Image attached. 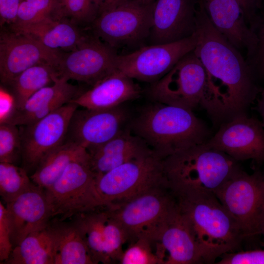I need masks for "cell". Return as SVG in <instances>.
<instances>
[{
    "label": "cell",
    "mask_w": 264,
    "mask_h": 264,
    "mask_svg": "<svg viewBox=\"0 0 264 264\" xmlns=\"http://www.w3.org/2000/svg\"><path fill=\"white\" fill-rule=\"evenodd\" d=\"M57 78L55 67L47 64L36 65L23 71L4 86L13 99V110L21 109L33 94L53 83Z\"/></svg>",
    "instance_id": "obj_29"
},
{
    "label": "cell",
    "mask_w": 264,
    "mask_h": 264,
    "mask_svg": "<svg viewBox=\"0 0 264 264\" xmlns=\"http://www.w3.org/2000/svg\"><path fill=\"white\" fill-rule=\"evenodd\" d=\"M166 187L176 197L216 192L241 170L238 161L205 143L163 159Z\"/></svg>",
    "instance_id": "obj_3"
},
{
    "label": "cell",
    "mask_w": 264,
    "mask_h": 264,
    "mask_svg": "<svg viewBox=\"0 0 264 264\" xmlns=\"http://www.w3.org/2000/svg\"><path fill=\"white\" fill-rule=\"evenodd\" d=\"M117 56L114 48L95 36H88L76 49L63 53L55 67L57 76L92 87L116 70Z\"/></svg>",
    "instance_id": "obj_13"
},
{
    "label": "cell",
    "mask_w": 264,
    "mask_h": 264,
    "mask_svg": "<svg viewBox=\"0 0 264 264\" xmlns=\"http://www.w3.org/2000/svg\"><path fill=\"white\" fill-rule=\"evenodd\" d=\"M262 239V242L264 243V228L261 233V236Z\"/></svg>",
    "instance_id": "obj_44"
},
{
    "label": "cell",
    "mask_w": 264,
    "mask_h": 264,
    "mask_svg": "<svg viewBox=\"0 0 264 264\" xmlns=\"http://www.w3.org/2000/svg\"><path fill=\"white\" fill-rule=\"evenodd\" d=\"M63 53L50 49L30 36L2 30L0 36V79L5 86L26 69L47 64L55 68Z\"/></svg>",
    "instance_id": "obj_14"
},
{
    "label": "cell",
    "mask_w": 264,
    "mask_h": 264,
    "mask_svg": "<svg viewBox=\"0 0 264 264\" xmlns=\"http://www.w3.org/2000/svg\"><path fill=\"white\" fill-rule=\"evenodd\" d=\"M59 0H21L14 28L26 26L50 18H57Z\"/></svg>",
    "instance_id": "obj_31"
},
{
    "label": "cell",
    "mask_w": 264,
    "mask_h": 264,
    "mask_svg": "<svg viewBox=\"0 0 264 264\" xmlns=\"http://www.w3.org/2000/svg\"><path fill=\"white\" fill-rule=\"evenodd\" d=\"M258 42L253 52L246 61L251 68L256 78L264 79V14L258 16L253 28Z\"/></svg>",
    "instance_id": "obj_36"
},
{
    "label": "cell",
    "mask_w": 264,
    "mask_h": 264,
    "mask_svg": "<svg viewBox=\"0 0 264 264\" xmlns=\"http://www.w3.org/2000/svg\"><path fill=\"white\" fill-rule=\"evenodd\" d=\"M21 0H0V19L1 26L5 24L9 26L17 19Z\"/></svg>",
    "instance_id": "obj_39"
},
{
    "label": "cell",
    "mask_w": 264,
    "mask_h": 264,
    "mask_svg": "<svg viewBox=\"0 0 264 264\" xmlns=\"http://www.w3.org/2000/svg\"><path fill=\"white\" fill-rule=\"evenodd\" d=\"M154 242L157 254L162 264L204 263L200 251L178 204L162 227Z\"/></svg>",
    "instance_id": "obj_18"
},
{
    "label": "cell",
    "mask_w": 264,
    "mask_h": 264,
    "mask_svg": "<svg viewBox=\"0 0 264 264\" xmlns=\"http://www.w3.org/2000/svg\"><path fill=\"white\" fill-rule=\"evenodd\" d=\"M0 162L21 163V141L19 127L0 122Z\"/></svg>",
    "instance_id": "obj_35"
},
{
    "label": "cell",
    "mask_w": 264,
    "mask_h": 264,
    "mask_svg": "<svg viewBox=\"0 0 264 264\" xmlns=\"http://www.w3.org/2000/svg\"><path fill=\"white\" fill-rule=\"evenodd\" d=\"M197 25L198 38L193 51L206 72L200 105L214 123L221 125L246 114L259 88L247 62L215 28L200 4Z\"/></svg>",
    "instance_id": "obj_1"
},
{
    "label": "cell",
    "mask_w": 264,
    "mask_h": 264,
    "mask_svg": "<svg viewBox=\"0 0 264 264\" xmlns=\"http://www.w3.org/2000/svg\"><path fill=\"white\" fill-rule=\"evenodd\" d=\"M13 249L6 207L0 201V262H4Z\"/></svg>",
    "instance_id": "obj_38"
},
{
    "label": "cell",
    "mask_w": 264,
    "mask_h": 264,
    "mask_svg": "<svg viewBox=\"0 0 264 264\" xmlns=\"http://www.w3.org/2000/svg\"><path fill=\"white\" fill-rule=\"evenodd\" d=\"M98 15L94 0H59L57 18L80 26L91 24Z\"/></svg>",
    "instance_id": "obj_32"
},
{
    "label": "cell",
    "mask_w": 264,
    "mask_h": 264,
    "mask_svg": "<svg viewBox=\"0 0 264 264\" xmlns=\"http://www.w3.org/2000/svg\"><path fill=\"white\" fill-rule=\"evenodd\" d=\"M257 109L261 115V122L264 127V88L262 90L258 101Z\"/></svg>",
    "instance_id": "obj_42"
},
{
    "label": "cell",
    "mask_w": 264,
    "mask_h": 264,
    "mask_svg": "<svg viewBox=\"0 0 264 264\" xmlns=\"http://www.w3.org/2000/svg\"><path fill=\"white\" fill-rule=\"evenodd\" d=\"M215 28L237 49L246 48L247 56L258 42L255 32L246 23L239 0H199Z\"/></svg>",
    "instance_id": "obj_20"
},
{
    "label": "cell",
    "mask_w": 264,
    "mask_h": 264,
    "mask_svg": "<svg viewBox=\"0 0 264 264\" xmlns=\"http://www.w3.org/2000/svg\"><path fill=\"white\" fill-rule=\"evenodd\" d=\"M177 200L165 184L153 187L118 207L110 209L129 236V242L140 238L155 241Z\"/></svg>",
    "instance_id": "obj_8"
},
{
    "label": "cell",
    "mask_w": 264,
    "mask_h": 264,
    "mask_svg": "<svg viewBox=\"0 0 264 264\" xmlns=\"http://www.w3.org/2000/svg\"><path fill=\"white\" fill-rule=\"evenodd\" d=\"M141 92L133 79L115 70L71 102L84 108L109 109L139 97Z\"/></svg>",
    "instance_id": "obj_23"
},
{
    "label": "cell",
    "mask_w": 264,
    "mask_h": 264,
    "mask_svg": "<svg viewBox=\"0 0 264 264\" xmlns=\"http://www.w3.org/2000/svg\"><path fill=\"white\" fill-rule=\"evenodd\" d=\"M153 1L125 0L100 14L91 23L94 36L114 49L149 38Z\"/></svg>",
    "instance_id": "obj_9"
},
{
    "label": "cell",
    "mask_w": 264,
    "mask_h": 264,
    "mask_svg": "<svg viewBox=\"0 0 264 264\" xmlns=\"http://www.w3.org/2000/svg\"><path fill=\"white\" fill-rule=\"evenodd\" d=\"M245 14L246 20L252 26L255 23L258 15L255 10L258 6L255 0H239Z\"/></svg>",
    "instance_id": "obj_40"
},
{
    "label": "cell",
    "mask_w": 264,
    "mask_h": 264,
    "mask_svg": "<svg viewBox=\"0 0 264 264\" xmlns=\"http://www.w3.org/2000/svg\"><path fill=\"white\" fill-rule=\"evenodd\" d=\"M86 150L89 166L96 177L153 152L128 126L108 141Z\"/></svg>",
    "instance_id": "obj_22"
},
{
    "label": "cell",
    "mask_w": 264,
    "mask_h": 264,
    "mask_svg": "<svg viewBox=\"0 0 264 264\" xmlns=\"http://www.w3.org/2000/svg\"><path fill=\"white\" fill-rule=\"evenodd\" d=\"M83 90L63 78H57L53 85L36 92L20 109L13 110L4 121L18 126L28 125L42 119L70 102Z\"/></svg>",
    "instance_id": "obj_21"
},
{
    "label": "cell",
    "mask_w": 264,
    "mask_h": 264,
    "mask_svg": "<svg viewBox=\"0 0 264 264\" xmlns=\"http://www.w3.org/2000/svg\"><path fill=\"white\" fill-rule=\"evenodd\" d=\"M205 144L238 161L252 160L257 165L264 162V127L261 121L246 114L220 125Z\"/></svg>",
    "instance_id": "obj_15"
},
{
    "label": "cell",
    "mask_w": 264,
    "mask_h": 264,
    "mask_svg": "<svg viewBox=\"0 0 264 264\" xmlns=\"http://www.w3.org/2000/svg\"><path fill=\"white\" fill-rule=\"evenodd\" d=\"M193 50L153 83L148 91L153 100L192 110L200 105L206 89V72Z\"/></svg>",
    "instance_id": "obj_10"
},
{
    "label": "cell",
    "mask_w": 264,
    "mask_h": 264,
    "mask_svg": "<svg viewBox=\"0 0 264 264\" xmlns=\"http://www.w3.org/2000/svg\"><path fill=\"white\" fill-rule=\"evenodd\" d=\"M119 262L121 264H162L155 242L145 238L131 242Z\"/></svg>",
    "instance_id": "obj_34"
},
{
    "label": "cell",
    "mask_w": 264,
    "mask_h": 264,
    "mask_svg": "<svg viewBox=\"0 0 264 264\" xmlns=\"http://www.w3.org/2000/svg\"><path fill=\"white\" fill-rule=\"evenodd\" d=\"M129 117L122 105L104 110L78 108L70 118L64 142L86 149L102 144L125 128Z\"/></svg>",
    "instance_id": "obj_16"
},
{
    "label": "cell",
    "mask_w": 264,
    "mask_h": 264,
    "mask_svg": "<svg viewBox=\"0 0 264 264\" xmlns=\"http://www.w3.org/2000/svg\"><path fill=\"white\" fill-rule=\"evenodd\" d=\"M10 29L28 35L50 49L66 52L76 49L88 37L75 23L66 19L55 18Z\"/></svg>",
    "instance_id": "obj_24"
},
{
    "label": "cell",
    "mask_w": 264,
    "mask_h": 264,
    "mask_svg": "<svg viewBox=\"0 0 264 264\" xmlns=\"http://www.w3.org/2000/svg\"><path fill=\"white\" fill-rule=\"evenodd\" d=\"M195 0H154L151 44L176 42L192 36L197 29Z\"/></svg>",
    "instance_id": "obj_17"
},
{
    "label": "cell",
    "mask_w": 264,
    "mask_h": 264,
    "mask_svg": "<svg viewBox=\"0 0 264 264\" xmlns=\"http://www.w3.org/2000/svg\"><path fill=\"white\" fill-rule=\"evenodd\" d=\"M87 154L85 148L71 142H64L43 158L30 178L45 189L58 180L71 162Z\"/></svg>",
    "instance_id": "obj_27"
},
{
    "label": "cell",
    "mask_w": 264,
    "mask_h": 264,
    "mask_svg": "<svg viewBox=\"0 0 264 264\" xmlns=\"http://www.w3.org/2000/svg\"><path fill=\"white\" fill-rule=\"evenodd\" d=\"M218 264H264V249L241 250L222 255Z\"/></svg>",
    "instance_id": "obj_37"
},
{
    "label": "cell",
    "mask_w": 264,
    "mask_h": 264,
    "mask_svg": "<svg viewBox=\"0 0 264 264\" xmlns=\"http://www.w3.org/2000/svg\"><path fill=\"white\" fill-rule=\"evenodd\" d=\"M263 175H264V173H263Z\"/></svg>",
    "instance_id": "obj_46"
},
{
    "label": "cell",
    "mask_w": 264,
    "mask_h": 264,
    "mask_svg": "<svg viewBox=\"0 0 264 264\" xmlns=\"http://www.w3.org/2000/svg\"><path fill=\"white\" fill-rule=\"evenodd\" d=\"M162 184L165 185L163 159L154 152L96 177L98 192L110 209H115L143 192Z\"/></svg>",
    "instance_id": "obj_6"
},
{
    "label": "cell",
    "mask_w": 264,
    "mask_h": 264,
    "mask_svg": "<svg viewBox=\"0 0 264 264\" xmlns=\"http://www.w3.org/2000/svg\"><path fill=\"white\" fill-rule=\"evenodd\" d=\"M128 127L162 159L211 137L206 124L192 110L160 103L144 108Z\"/></svg>",
    "instance_id": "obj_2"
},
{
    "label": "cell",
    "mask_w": 264,
    "mask_h": 264,
    "mask_svg": "<svg viewBox=\"0 0 264 264\" xmlns=\"http://www.w3.org/2000/svg\"><path fill=\"white\" fill-rule=\"evenodd\" d=\"M33 184L22 166L0 162V195L6 204L14 200Z\"/></svg>",
    "instance_id": "obj_30"
},
{
    "label": "cell",
    "mask_w": 264,
    "mask_h": 264,
    "mask_svg": "<svg viewBox=\"0 0 264 264\" xmlns=\"http://www.w3.org/2000/svg\"><path fill=\"white\" fill-rule=\"evenodd\" d=\"M49 225L54 241V264H94L74 221L51 220Z\"/></svg>",
    "instance_id": "obj_25"
},
{
    "label": "cell",
    "mask_w": 264,
    "mask_h": 264,
    "mask_svg": "<svg viewBox=\"0 0 264 264\" xmlns=\"http://www.w3.org/2000/svg\"><path fill=\"white\" fill-rule=\"evenodd\" d=\"M109 211L105 228V253L108 264L119 262L124 251L123 246L129 240L124 227L113 216L110 209Z\"/></svg>",
    "instance_id": "obj_33"
},
{
    "label": "cell",
    "mask_w": 264,
    "mask_h": 264,
    "mask_svg": "<svg viewBox=\"0 0 264 264\" xmlns=\"http://www.w3.org/2000/svg\"><path fill=\"white\" fill-rule=\"evenodd\" d=\"M44 191L50 220H68L81 213L107 207L98 192L88 152L71 162L58 180Z\"/></svg>",
    "instance_id": "obj_5"
},
{
    "label": "cell",
    "mask_w": 264,
    "mask_h": 264,
    "mask_svg": "<svg viewBox=\"0 0 264 264\" xmlns=\"http://www.w3.org/2000/svg\"><path fill=\"white\" fill-rule=\"evenodd\" d=\"M5 207L13 248L32 232L47 226L51 220L44 189L34 183Z\"/></svg>",
    "instance_id": "obj_19"
},
{
    "label": "cell",
    "mask_w": 264,
    "mask_h": 264,
    "mask_svg": "<svg viewBox=\"0 0 264 264\" xmlns=\"http://www.w3.org/2000/svg\"><path fill=\"white\" fill-rule=\"evenodd\" d=\"M198 38L196 31L176 42L151 44L130 53L118 55L116 70L133 79L154 82L195 49Z\"/></svg>",
    "instance_id": "obj_11"
},
{
    "label": "cell",
    "mask_w": 264,
    "mask_h": 264,
    "mask_svg": "<svg viewBox=\"0 0 264 264\" xmlns=\"http://www.w3.org/2000/svg\"><path fill=\"white\" fill-rule=\"evenodd\" d=\"M215 196L236 221L245 239L260 237L264 228V176L259 170L242 169L230 177Z\"/></svg>",
    "instance_id": "obj_7"
},
{
    "label": "cell",
    "mask_w": 264,
    "mask_h": 264,
    "mask_svg": "<svg viewBox=\"0 0 264 264\" xmlns=\"http://www.w3.org/2000/svg\"><path fill=\"white\" fill-rule=\"evenodd\" d=\"M200 251L204 263L238 251L244 236L236 221L214 194L176 197Z\"/></svg>",
    "instance_id": "obj_4"
},
{
    "label": "cell",
    "mask_w": 264,
    "mask_h": 264,
    "mask_svg": "<svg viewBox=\"0 0 264 264\" xmlns=\"http://www.w3.org/2000/svg\"><path fill=\"white\" fill-rule=\"evenodd\" d=\"M125 0H94L98 15L114 8Z\"/></svg>",
    "instance_id": "obj_41"
},
{
    "label": "cell",
    "mask_w": 264,
    "mask_h": 264,
    "mask_svg": "<svg viewBox=\"0 0 264 264\" xmlns=\"http://www.w3.org/2000/svg\"><path fill=\"white\" fill-rule=\"evenodd\" d=\"M109 214V209L105 207L70 219L78 228L94 264H108L105 253V228Z\"/></svg>",
    "instance_id": "obj_28"
},
{
    "label": "cell",
    "mask_w": 264,
    "mask_h": 264,
    "mask_svg": "<svg viewBox=\"0 0 264 264\" xmlns=\"http://www.w3.org/2000/svg\"><path fill=\"white\" fill-rule=\"evenodd\" d=\"M55 241L49 225L29 234L14 247L7 264H54Z\"/></svg>",
    "instance_id": "obj_26"
},
{
    "label": "cell",
    "mask_w": 264,
    "mask_h": 264,
    "mask_svg": "<svg viewBox=\"0 0 264 264\" xmlns=\"http://www.w3.org/2000/svg\"><path fill=\"white\" fill-rule=\"evenodd\" d=\"M258 7H260V6L261 5L263 1H264V0H255Z\"/></svg>",
    "instance_id": "obj_43"
},
{
    "label": "cell",
    "mask_w": 264,
    "mask_h": 264,
    "mask_svg": "<svg viewBox=\"0 0 264 264\" xmlns=\"http://www.w3.org/2000/svg\"><path fill=\"white\" fill-rule=\"evenodd\" d=\"M78 107L70 102L36 122L19 126L21 166L28 174L34 173L47 154L64 143L70 118Z\"/></svg>",
    "instance_id": "obj_12"
},
{
    "label": "cell",
    "mask_w": 264,
    "mask_h": 264,
    "mask_svg": "<svg viewBox=\"0 0 264 264\" xmlns=\"http://www.w3.org/2000/svg\"><path fill=\"white\" fill-rule=\"evenodd\" d=\"M141 0L146 1V2H151V1H154V0Z\"/></svg>",
    "instance_id": "obj_45"
}]
</instances>
